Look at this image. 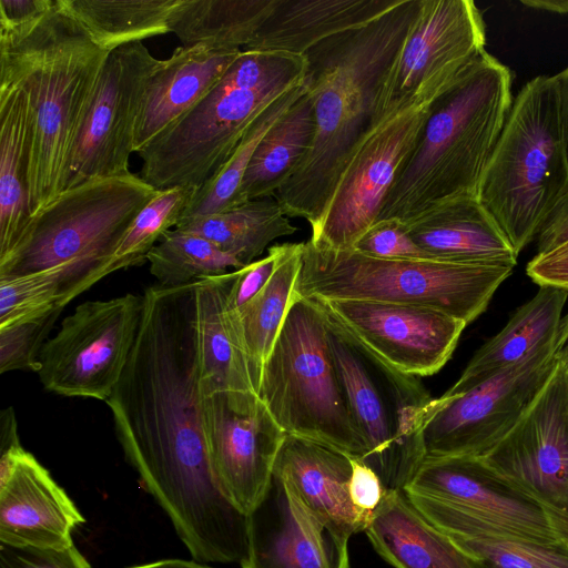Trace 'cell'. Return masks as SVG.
<instances>
[{"label":"cell","instance_id":"cell-1","mask_svg":"<svg viewBox=\"0 0 568 568\" xmlns=\"http://www.w3.org/2000/svg\"><path fill=\"white\" fill-rule=\"evenodd\" d=\"M196 283L145 290L135 343L105 403L128 462L191 556L241 562L247 515L222 491L204 429Z\"/></svg>","mask_w":568,"mask_h":568},{"label":"cell","instance_id":"cell-2","mask_svg":"<svg viewBox=\"0 0 568 568\" xmlns=\"http://www.w3.org/2000/svg\"><path fill=\"white\" fill-rule=\"evenodd\" d=\"M419 0H399L375 20L329 37L304 55L315 135L304 160L275 193L288 217L321 219L356 142L369 126L379 81L400 49Z\"/></svg>","mask_w":568,"mask_h":568},{"label":"cell","instance_id":"cell-3","mask_svg":"<svg viewBox=\"0 0 568 568\" xmlns=\"http://www.w3.org/2000/svg\"><path fill=\"white\" fill-rule=\"evenodd\" d=\"M109 53L58 0L36 22L0 31V81L21 87L29 105L31 216L63 192L71 153Z\"/></svg>","mask_w":568,"mask_h":568},{"label":"cell","instance_id":"cell-4","mask_svg":"<svg viewBox=\"0 0 568 568\" xmlns=\"http://www.w3.org/2000/svg\"><path fill=\"white\" fill-rule=\"evenodd\" d=\"M513 72L484 51L435 101L376 222L409 224L444 203L477 197L513 105Z\"/></svg>","mask_w":568,"mask_h":568},{"label":"cell","instance_id":"cell-5","mask_svg":"<svg viewBox=\"0 0 568 568\" xmlns=\"http://www.w3.org/2000/svg\"><path fill=\"white\" fill-rule=\"evenodd\" d=\"M306 78L305 55L242 51L209 94L138 152L139 175L158 191L200 189L219 173L255 118Z\"/></svg>","mask_w":568,"mask_h":568},{"label":"cell","instance_id":"cell-6","mask_svg":"<svg viewBox=\"0 0 568 568\" xmlns=\"http://www.w3.org/2000/svg\"><path fill=\"white\" fill-rule=\"evenodd\" d=\"M156 192L132 172L64 190L31 216L16 245L0 257V280L54 270L65 306L106 276L126 231Z\"/></svg>","mask_w":568,"mask_h":568},{"label":"cell","instance_id":"cell-7","mask_svg":"<svg viewBox=\"0 0 568 568\" xmlns=\"http://www.w3.org/2000/svg\"><path fill=\"white\" fill-rule=\"evenodd\" d=\"M567 191L555 79L538 75L513 101L477 199L519 254Z\"/></svg>","mask_w":568,"mask_h":568},{"label":"cell","instance_id":"cell-8","mask_svg":"<svg viewBox=\"0 0 568 568\" xmlns=\"http://www.w3.org/2000/svg\"><path fill=\"white\" fill-rule=\"evenodd\" d=\"M514 267L436 260H384L304 242L293 294L318 301L371 300L442 311L467 325L481 315Z\"/></svg>","mask_w":568,"mask_h":568},{"label":"cell","instance_id":"cell-9","mask_svg":"<svg viewBox=\"0 0 568 568\" xmlns=\"http://www.w3.org/2000/svg\"><path fill=\"white\" fill-rule=\"evenodd\" d=\"M257 396L285 434L363 458L365 447L348 410L317 301L293 294L262 366Z\"/></svg>","mask_w":568,"mask_h":568},{"label":"cell","instance_id":"cell-10","mask_svg":"<svg viewBox=\"0 0 568 568\" xmlns=\"http://www.w3.org/2000/svg\"><path fill=\"white\" fill-rule=\"evenodd\" d=\"M324 315L348 410L365 447L359 460L386 490H404L425 459L422 430L434 398L419 377L371 354Z\"/></svg>","mask_w":568,"mask_h":568},{"label":"cell","instance_id":"cell-11","mask_svg":"<svg viewBox=\"0 0 568 568\" xmlns=\"http://www.w3.org/2000/svg\"><path fill=\"white\" fill-rule=\"evenodd\" d=\"M404 491L447 536L568 546V513L521 494L479 457L425 458Z\"/></svg>","mask_w":568,"mask_h":568},{"label":"cell","instance_id":"cell-12","mask_svg":"<svg viewBox=\"0 0 568 568\" xmlns=\"http://www.w3.org/2000/svg\"><path fill=\"white\" fill-rule=\"evenodd\" d=\"M454 81L429 87L405 108L371 122L351 151L321 219L311 227L307 242L312 246L352 250L376 223L396 176L419 142L435 101Z\"/></svg>","mask_w":568,"mask_h":568},{"label":"cell","instance_id":"cell-13","mask_svg":"<svg viewBox=\"0 0 568 568\" xmlns=\"http://www.w3.org/2000/svg\"><path fill=\"white\" fill-rule=\"evenodd\" d=\"M568 343V314L521 362L459 393L434 398L422 430L425 458L479 457L519 419Z\"/></svg>","mask_w":568,"mask_h":568},{"label":"cell","instance_id":"cell-14","mask_svg":"<svg viewBox=\"0 0 568 568\" xmlns=\"http://www.w3.org/2000/svg\"><path fill=\"white\" fill-rule=\"evenodd\" d=\"M143 303V295L126 293L79 304L41 349L38 375L43 387L106 402L135 343Z\"/></svg>","mask_w":568,"mask_h":568},{"label":"cell","instance_id":"cell-15","mask_svg":"<svg viewBox=\"0 0 568 568\" xmlns=\"http://www.w3.org/2000/svg\"><path fill=\"white\" fill-rule=\"evenodd\" d=\"M486 26L471 0H419L405 40L385 70L372 122L425 89L457 79L485 50Z\"/></svg>","mask_w":568,"mask_h":568},{"label":"cell","instance_id":"cell-16","mask_svg":"<svg viewBox=\"0 0 568 568\" xmlns=\"http://www.w3.org/2000/svg\"><path fill=\"white\" fill-rule=\"evenodd\" d=\"M479 458L532 500L568 513V351L534 400Z\"/></svg>","mask_w":568,"mask_h":568},{"label":"cell","instance_id":"cell-17","mask_svg":"<svg viewBox=\"0 0 568 568\" xmlns=\"http://www.w3.org/2000/svg\"><path fill=\"white\" fill-rule=\"evenodd\" d=\"M160 62L140 41L109 53L71 153L63 191L130 172L138 116Z\"/></svg>","mask_w":568,"mask_h":568},{"label":"cell","instance_id":"cell-18","mask_svg":"<svg viewBox=\"0 0 568 568\" xmlns=\"http://www.w3.org/2000/svg\"><path fill=\"white\" fill-rule=\"evenodd\" d=\"M211 465L230 501L250 514L266 493L286 436L254 392L202 394Z\"/></svg>","mask_w":568,"mask_h":568},{"label":"cell","instance_id":"cell-19","mask_svg":"<svg viewBox=\"0 0 568 568\" xmlns=\"http://www.w3.org/2000/svg\"><path fill=\"white\" fill-rule=\"evenodd\" d=\"M315 301L364 349L416 377L442 369L467 326L457 317L420 305L371 300Z\"/></svg>","mask_w":568,"mask_h":568},{"label":"cell","instance_id":"cell-20","mask_svg":"<svg viewBox=\"0 0 568 568\" xmlns=\"http://www.w3.org/2000/svg\"><path fill=\"white\" fill-rule=\"evenodd\" d=\"M84 518L49 471L20 444L0 434V542L64 549Z\"/></svg>","mask_w":568,"mask_h":568},{"label":"cell","instance_id":"cell-21","mask_svg":"<svg viewBox=\"0 0 568 568\" xmlns=\"http://www.w3.org/2000/svg\"><path fill=\"white\" fill-rule=\"evenodd\" d=\"M347 537L306 514L273 474L247 514V550L242 568H351Z\"/></svg>","mask_w":568,"mask_h":568},{"label":"cell","instance_id":"cell-22","mask_svg":"<svg viewBox=\"0 0 568 568\" xmlns=\"http://www.w3.org/2000/svg\"><path fill=\"white\" fill-rule=\"evenodd\" d=\"M352 456L328 445L286 434L273 474L311 517L351 538L368 520L352 504Z\"/></svg>","mask_w":568,"mask_h":568},{"label":"cell","instance_id":"cell-23","mask_svg":"<svg viewBox=\"0 0 568 568\" xmlns=\"http://www.w3.org/2000/svg\"><path fill=\"white\" fill-rule=\"evenodd\" d=\"M242 51L203 44L176 48L152 74L138 116L134 152H139L193 109L221 81Z\"/></svg>","mask_w":568,"mask_h":568},{"label":"cell","instance_id":"cell-24","mask_svg":"<svg viewBox=\"0 0 568 568\" xmlns=\"http://www.w3.org/2000/svg\"><path fill=\"white\" fill-rule=\"evenodd\" d=\"M403 226L437 261L511 267L517 264L518 254L477 197L444 203Z\"/></svg>","mask_w":568,"mask_h":568},{"label":"cell","instance_id":"cell-25","mask_svg":"<svg viewBox=\"0 0 568 568\" xmlns=\"http://www.w3.org/2000/svg\"><path fill=\"white\" fill-rule=\"evenodd\" d=\"M237 270L199 280L195 288L202 394L215 390L256 393L230 294Z\"/></svg>","mask_w":568,"mask_h":568},{"label":"cell","instance_id":"cell-26","mask_svg":"<svg viewBox=\"0 0 568 568\" xmlns=\"http://www.w3.org/2000/svg\"><path fill=\"white\" fill-rule=\"evenodd\" d=\"M399 0H276L255 39L244 50L304 55L321 41L359 28Z\"/></svg>","mask_w":568,"mask_h":568},{"label":"cell","instance_id":"cell-27","mask_svg":"<svg viewBox=\"0 0 568 568\" xmlns=\"http://www.w3.org/2000/svg\"><path fill=\"white\" fill-rule=\"evenodd\" d=\"M365 532L375 550L395 568H476L404 490H386Z\"/></svg>","mask_w":568,"mask_h":568},{"label":"cell","instance_id":"cell-28","mask_svg":"<svg viewBox=\"0 0 568 568\" xmlns=\"http://www.w3.org/2000/svg\"><path fill=\"white\" fill-rule=\"evenodd\" d=\"M568 291L541 285L538 292L519 306L506 325L473 355L458 381L447 390H466L497 373L521 362L545 344L557 331Z\"/></svg>","mask_w":568,"mask_h":568},{"label":"cell","instance_id":"cell-29","mask_svg":"<svg viewBox=\"0 0 568 568\" xmlns=\"http://www.w3.org/2000/svg\"><path fill=\"white\" fill-rule=\"evenodd\" d=\"M0 257L16 245L31 219L30 112L26 92L0 81Z\"/></svg>","mask_w":568,"mask_h":568},{"label":"cell","instance_id":"cell-30","mask_svg":"<svg viewBox=\"0 0 568 568\" xmlns=\"http://www.w3.org/2000/svg\"><path fill=\"white\" fill-rule=\"evenodd\" d=\"M276 0H180L170 32L184 47L244 51L273 12Z\"/></svg>","mask_w":568,"mask_h":568},{"label":"cell","instance_id":"cell-31","mask_svg":"<svg viewBox=\"0 0 568 568\" xmlns=\"http://www.w3.org/2000/svg\"><path fill=\"white\" fill-rule=\"evenodd\" d=\"M314 135V104L307 88L255 150L241 185L240 204L274 196L308 153Z\"/></svg>","mask_w":568,"mask_h":568},{"label":"cell","instance_id":"cell-32","mask_svg":"<svg viewBox=\"0 0 568 568\" xmlns=\"http://www.w3.org/2000/svg\"><path fill=\"white\" fill-rule=\"evenodd\" d=\"M175 229L209 240L243 266L253 263L274 240L297 230L275 196L252 200L215 214L182 219Z\"/></svg>","mask_w":568,"mask_h":568},{"label":"cell","instance_id":"cell-33","mask_svg":"<svg viewBox=\"0 0 568 568\" xmlns=\"http://www.w3.org/2000/svg\"><path fill=\"white\" fill-rule=\"evenodd\" d=\"M102 50L170 32V18L180 0H58Z\"/></svg>","mask_w":568,"mask_h":568},{"label":"cell","instance_id":"cell-34","mask_svg":"<svg viewBox=\"0 0 568 568\" xmlns=\"http://www.w3.org/2000/svg\"><path fill=\"white\" fill-rule=\"evenodd\" d=\"M304 242L288 247L267 284L234 310L250 361L256 394L262 366L271 353L290 308L298 276Z\"/></svg>","mask_w":568,"mask_h":568},{"label":"cell","instance_id":"cell-35","mask_svg":"<svg viewBox=\"0 0 568 568\" xmlns=\"http://www.w3.org/2000/svg\"><path fill=\"white\" fill-rule=\"evenodd\" d=\"M306 89L307 78L305 83L278 97L255 118L219 173L195 191L182 219L215 214L241 205V185L255 150Z\"/></svg>","mask_w":568,"mask_h":568},{"label":"cell","instance_id":"cell-36","mask_svg":"<svg viewBox=\"0 0 568 568\" xmlns=\"http://www.w3.org/2000/svg\"><path fill=\"white\" fill-rule=\"evenodd\" d=\"M146 261L162 287H179L244 267L209 240L175 227L151 248Z\"/></svg>","mask_w":568,"mask_h":568},{"label":"cell","instance_id":"cell-37","mask_svg":"<svg viewBox=\"0 0 568 568\" xmlns=\"http://www.w3.org/2000/svg\"><path fill=\"white\" fill-rule=\"evenodd\" d=\"M195 191L186 186L158 191L132 222L105 274L145 263L156 242L178 225Z\"/></svg>","mask_w":568,"mask_h":568},{"label":"cell","instance_id":"cell-38","mask_svg":"<svg viewBox=\"0 0 568 568\" xmlns=\"http://www.w3.org/2000/svg\"><path fill=\"white\" fill-rule=\"evenodd\" d=\"M476 568H568V546L524 540L448 536Z\"/></svg>","mask_w":568,"mask_h":568},{"label":"cell","instance_id":"cell-39","mask_svg":"<svg viewBox=\"0 0 568 568\" xmlns=\"http://www.w3.org/2000/svg\"><path fill=\"white\" fill-rule=\"evenodd\" d=\"M63 306L61 281L54 270L0 280V326Z\"/></svg>","mask_w":568,"mask_h":568},{"label":"cell","instance_id":"cell-40","mask_svg":"<svg viewBox=\"0 0 568 568\" xmlns=\"http://www.w3.org/2000/svg\"><path fill=\"white\" fill-rule=\"evenodd\" d=\"M54 306L12 324L0 326V373L27 369L39 372L40 353L63 311Z\"/></svg>","mask_w":568,"mask_h":568},{"label":"cell","instance_id":"cell-41","mask_svg":"<svg viewBox=\"0 0 568 568\" xmlns=\"http://www.w3.org/2000/svg\"><path fill=\"white\" fill-rule=\"evenodd\" d=\"M352 250L384 260H436L413 241L399 222L392 220L373 224Z\"/></svg>","mask_w":568,"mask_h":568},{"label":"cell","instance_id":"cell-42","mask_svg":"<svg viewBox=\"0 0 568 568\" xmlns=\"http://www.w3.org/2000/svg\"><path fill=\"white\" fill-rule=\"evenodd\" d=\"M0 568H91L73 546L64 549L0 542Z\"/></svg>","mask_w":568,"mask_h":568},{"label":"cell","instance_id":"cell-43","mask_svg":"<svg viewBox=\"0 0 568 568\" xmlns=\"http://www.w3.org/2000/svg\"><path fill=\"white\" fill-rule=\"evenodd\" d=\"M287 247L288 243L273 245L266 256L237 270L230 294L233 308L243 306L267 284Z\"/></svg>","mask_w":568,"mask_h":568},{"label":"cell","instance_id":"cell-44","mask_svg":"<svg viewBox=\"0 0 568 568\" xmlns=\"http://www.w3.org/2000/svg\"><path fill=\"white\" fill-rule=\"evenodd\" d=\"M348 493L354 507L368 520L381 504L386 489L376 473L358 458L352 457Z\"/></svg>","mask_w":568,"mask_h":568},{"label":"cell","instance_id":"cell-45","mask_svg":"<svg viewBox=\"0 0 568 568\" xmlns=\"http://www.w3.org/2000/svg\"><path fill=\"white\" fill-rule=\"evenodd\" d=\"M526 273L539 286L554 285L568 291V243L544 255H535Z\"/></svg>","mask_w":568,"mask_h":568},{"label":"cell","instance_id":"cell-46","mask_svg":"<svg viewBox=\"0 0 568 568\" xmlns=\"http://www.w3.org/2000/svg\"><path fill=\"white\" fill-rule=\"evenodd\" d=\"M55 0H0V31H13L43 17Z\"/></svg>","mask_w":568,"mask_h":568},{"label":"cell","instance_id":"cell-47","mask_svg":"<svg viewBox=\"0 0 568 568\" xmlns=\"http://www.w3.org/2000/svg\"><path fill=\"white\" fill-rule=\"evenodd\" d=\"M536 239V255L547 254L568 243V191L549 212Z\"/></svg>","mask_w":568,"mask_h":568},{"label":"cell","instance_id":"cell-48","mask_svg":"<svg viewBox=\"0 0 568 568\" xmlns=\"http://www.w3.org/2000/svg\"><path fill=\"white\" fill-rule=\"evenodd\" d=\"M557 93V108L565 152L568 161V67L554 75Z\"/></svg>","mask_w":568,"mask_h":568},{"label":"cell","instance_id":"cell-49","mask_svg":"<svg viewBox=\"0 0 568 568\" xmlns=\"http://www.w3.org/2000/svg\"><path fill=\"white\" fill-rule=\"evenodd\" d=\"M129 568H211L197 564L195 561L182 560V559H164L150 564L132 566Z\"/></svg>","mask_w":568,"mask_h":568},{"label":"cell","instance_id":"cell-50","mask_svg":"<svg viewBox=\"0 0 568 568\" xmlns=\"http://www.w3.org/2000/svg\"><path fill=\"white\" fill-rule=\"evenodd\" d=\"M521 3L540 10L568 13V0H523Z\"/></svg>","mask_w":568,"mask_h":568},{"label":"cell","instance_id":"cell-51","mask_svg":"<svg viewBox=\"0 0 568 568\" xmlns=\"http://www.w3.org/2000/svg\"><path fill=\"white\" fill-rule=\"evenodd\" d=\"M566 348H567V351H568V343H567V345H566Z\"/></svg>","mask_w":568,"mask_h":568}]
</instances>
